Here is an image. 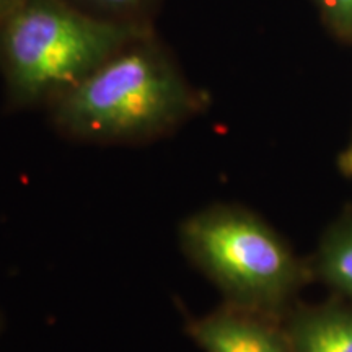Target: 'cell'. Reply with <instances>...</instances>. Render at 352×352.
Wrapping results in <instances>:
<instances>
[{"mask_svg": "<svg viewBox=\"0 0 352 352\" xmlns=\"http://www.w3.org/2000/svg\"><path fill=\"white\" fill-rule=\"evenodd\" d=\"M204 104L202 91L151 32L114 52L46 108L64 138L129 145L165 138Z\"/></svg>", "mask_w": 352, "mask_h": 352, "instance_id": "obj_1", "label": "cell"}, {"mask_svg": "<svg viewBox=\"0 0 352 352\" xmlns=\"http://www.w3.org/2000/svg\"><path fill=\"white\" fill-rule=\"evenodd\" d=\"M284 328L292 352H352V307L320 305L290 310Z\"/></svg>", "mask_w": 352, "mask_h": 352, "instance_id": "obj_5", "label": "cell"}, {"mask_svg": "<svg viewBox=\"0 0 352 352\" xmlns=\"http://www.w3.org/2000/svg\"><path fill=\"white\" fill-rule=\"evenodd\" d=\"M310 266L314 277L352 302V214L324 232Z\"/></svg>", "mask_w": 352, "mask_h": 352, "instance_id": "obj_6", "label": "cell"}, {"mask_svg": "<svg viewBox=\"0 0 352 352\" xmlns=\"http://www.w3.org/2000/svg\"><path fill=\"white\" fill-rule=\"evenodd\" d=\"M184 256L220 290L227 305L284 321L311 266L253 210L212 204L178 227Z\"/></svg>", "mask_w": 352, "mask_h": 352, "instance_id": "obj_3", "label": "cell"}, {"mask_svg": "<svg viewBox=\"0 0 352 352\" xmlns=\"http://www.w3.org/2000/svg\"><path fill=\"white\" fill-rule=\"evenodd\" d=\"M153 32L67 0H16L0 15V72L12 108L50 107L126 44Z\"/></svg>", "mask_w": 352, "mask_h": 352, "instance_id": "obj_2", "label": "cell"}, {"mask_svg": "<svg viewBox=\"0 0 352 352\" xmlns=\"http://www.w3.org/2000/svg\"><path fill=\"white\" fill-rule=\"evenodd\" d=\"M80 10L116 23L152 26L162 0H67Z\"/></svg>", "mask_w": 352, "mask_h": 352, "instance_id": "obj_7", "label": "cell"}, {"mask_svg": "<svg viewBox=\"0 0 352 352\" xmlns=\"http://www.w3.org/2000/svg\"><path fill=\"white\" fill-rule=\"evenodd\" d=\"M324 19L341 36H352V0H318Z\"/></svg>", "mask_w": 352, "mask_h": 352, "instance_id": "obj_8", "label": "cell"}, {"mask_svg": "<svg viewBox=\"0 0 352 352\" xmlns=\"http://www.w3.org/2000/svg\"><path fill=\"white\" fill-rule=\"evenodd\" d=\"M338 168H340V173L346 178H352V135L349 142L344 147V151L340 153L338 157Z\"/></svg>", "mask_w": 352, "mask_h": 352, "instance_id": "obj_9", "label": "cell"}, {"mask_svg": "<svg viewBox=\"0 0 352 352\" xmlns=\"http://www.w3.org/2000/svg\"><path fill=\"white\" fill-rule=\"evenodd\" d=\"M15 2L16 0H0V15H2L3 12H7Z\"/></svg>", "mask_w": 352, "mask_h": 352, "instance_id": "obj_10", "label": "cell"}, {"mask_svg": "<svg viewBox=\"0 0 352 352\" xmlns=\"http://www.w3.org/2000/svg\"><path fill=\"white\" fill-rule=\"evenodd\" d=\"M186 331L204 352H292L284 321L227 303L189 321Z\"/></svg>", "mask_w": 352, "mask_h": 352, "instance_id": "obj_4", "label": "cell"}]
</instances>
